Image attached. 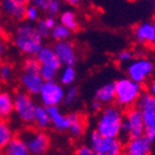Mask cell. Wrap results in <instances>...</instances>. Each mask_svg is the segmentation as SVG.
<instances>
[{
    "label": "cell",
    "mask_w": 155,
    "mask_h": 155,
    "mask_svg": "<svg viewBox=\"0 0 155 155\" xmlns=\"http://www.w3.org/2000/svg\"><path fill=\"white\" fill-rule=\"evenodd\" d=\"M44 38L37 31L36 26L31 23H22L16 27L14 36H13V45L18 51L22 54L29 57H36L38 51L42 48Z\"/></svg>",
    "instance_id": "obj_1"
},
{
    "label": "cell",
    "mask_w": 155,
    "mask_h": 155,
    "mask_svg": "<svg viewBox=\"0 0 155 155\" xmlns=\"http://www.w3.org/2000/svg\"><path fill=\"white\" fill-rule=\"evenodd\" d=\"M124 119V111L115 104L103 106L96 123V131L109 138H119Z\"/></svg>",
    "instance_id": "obj_2"
},
{
    "label": "cell",
    "mask_w": 155,
    "mask_h": 155,
    "mask_svg": "<svg viewBox=\"0 0 155 155\" xmlns=\"http://www.w3.org/2000/svg\"><path fill=\"white\" fill-rule=\"evenodd\" d=\"M115 85V104L120 109H131L137 104L143 91V86L128 77L114 81Z\"/></svg>",
    "instance_id": "obj_3"
},
{
    "label": "cell",
    "mask_w": 155,
    "mask_h": 155,
    "mask_svg": "<svg viewBox=\"0 0 155 155\" xmlns=\"http://www.w3.org/2000/svg\"><path fill=\"white\" fill-rule=\"evenodd\" d=\"M142 136H144V122H143L142 113L136 106L128 109L124 113L122 131H120L122 141L126 142L127 140Z\"/></svg>",
    "instance_id": "obj_4"
},
{
    "label": "cell",
    "mask_w": 155,
    "mask_h": 155,
    "mask_svg": "<svg viewBox=\"0 0 155 155\" xmlns=\"http://www.w3.org/2000/svg\"><path fill=\"white\" fill-rule=\"evenodd\" d=\"M18 136L24 140L31 155H45L50 149V137L45 130L27 127Z\"/></svg>",
    "instance_id": "obj_5"
},
{
    "label": "cell",
    "mask_w": 155,
    "mask_h": 155,
    "mask_svg": "<svg viewBox=\"0 0 155 155\" xmlns=\"http://www.w3.org/2000/svg\"><path fill=\"white\" fill-rule=\"evenodd\" d=\"M89 145L96 155H124V144L119 138H109L101 136L93 130L89 136Z\"/></svg>",
    "instance_id": "obj_6"
},
{
    "label": "cell",
    "mask_w": 155,
    "mask_h": 155,
    "mask_svg": "<svg viewBox=\"0 0 155 155\" xmlns=\"http://www.w3.org/2000/svg\"><path fill=\"white\" fill-rule=\"evenodd\" d=\"M13 99H14V114L18 120L27 126L34 125V117H35L37 104L33 100V97L20 89L14 92Z\"/></svg>",
    "instance_id": "obj_7"
},
{
    "label": "cell",
    "mask_w": 155,
    "mask_h": 155,
    "mask_svg": "<svg viewBox=\"0 0 155 155\" xmlns=\"http://www.w3.org/2000/svg\"><path fill=\"white\" fill-rule=\"evenodd\" d=\"M136 107L142 113L144 122V136L151 141L155 140V98L150 93L143 92Z\"/></svg>",
    "instance_id": "obj_8"
},
{
    "label": "cell",
    "mask_w": 155,
    "mask_h": 155,
    "mask_svg": "<svg viewBox=\"0 0 155 155\" xmlns=\"http://www.w3.org/2000/svg\"><path fill=\"white\" fill-rule=\"evenodd\" d=\"M155 64L152 60L144 57L134 58L126 65V74L129 79L138 84H144L154 74Z\"/></svg>",
    "instance_id": "obj_9"
},
{
    "label": "cell",
    "mask_w": 155,
    "mask_h": 155,
    "mask_svg": "<svg viewBox=\"0 0 155 155\" xmlns=\"http://www.w3.org/2000/svg\"><path fill=\"white\" fill-rule=\"evenodd\" d=\"M65 96V89L62 85L55 80L45 81L41 90L39 92V101L41 105L46 107L50 106H59L63 103Z\"/></svg>",
    "instance_id": "obj_10"
},
{
    "label": "cell",
    "mask_w": 155,
    "mask_h": 155,
    "mask_svg": "<svg viewBox=\"0 0 155 155\" xmlns=\"http://www.w3.org/2000/svg\"><path fill=\"white\" fill-rule=\"evenodd\" d=\"M55 52L58 60L61 65L64 66H74L77 63V51L72 41L70 40H63V41H55L52 46Z\"/></svg>",
    "instance_id": "obj_11"
},
{
    "label": "cell",
    "mask_w": 155,
    "mask_h": 155,
    "mask_svg": "<svg viewBox=\"0 0 155 155\" xmlns=\"http://www.w3.org/2000/svg\"><path fill=\"white\" fill-rule=\"evenodd\" d=\"M152 141L145 136L127 140L124 144V155H151Z\"/></svg>",
    "instance_id": "obj_12"
},
{
    "label": "cell",
    "mask_w": 155,
    "mask_h": 155,
    "mask_svg": "<svg viewBox=\"0 0 155 155\" xmlns=\"http://www.w3.org/2000/svg\"><path fill=\"white\" fill-rule=\"evenodd\" d=\"M134 37L138 44L145 47H155V25L143 22L134 28Z\"/></svg>",
    "instance_id": "obj_13"
},
{
    "label": "cell",
    "mask_w": 155,
    "mask_h": 155,
    "mask_svg": "<svg viewBox=\"0 0 155 155\" xmlns=\"http://www.w3.org/2000/svg\"><path fill=\"white\" fill-rule=\"evenodd\" d=\"M44 79L40 77L39 73H22L20 76V86L23 91L33 96H38L42 86Z\"/></svg>",
    "instance_id": "obj_14"
},
{
    "label": "cell",
    "mask_w": 155,
    "mask_h": 155,
    "mask_svg": "<svg viewBox=\"0 0 155 155\" xmlns=\"http://www.w3.org/2000/svg\"><path fill=\"white\" fill-rule=\"evenodd\" d=\"M26 5L14 0H0V11L3 15L13 21H22L25 18Z\"/></svg>",
    "instance_id": "obj_15"
},
{
    "label": "cell",
    "mask_w": 155,
    "mask_h": 155,
    "mask_svg": "<svg viewBox=\"0 0 155 155\" xmlns=\"http://www.w3.org/2000/svg\"><path fill=\"white\" fill-rule=\"evenodd\" d=\"M50 119H51V127L59 132L68 131L70 129V118L68 115L64 114L59 106H50L48 107Z\"/></svg>",
    "instance_id": "obj_16"
},
{
    "label": "cell",
    "mask_w": 155,
    "mask_h": 155,
    "mask_svg": "<svg viewBox=\"0 0 155 155\" xmlns=\"http://www.w3.org/2000/svg\"><path fill=\"white\" fill-rule=\"evenodd\" d=\"M35 58L38 60L40 65L50 66L57 71H60L61 68V63L58 60L54 50L51 46H42V48L39 50Z\"/></svg>",
    "instance_id": "obj_17"
},
{
    "label": "cell",
    "mask_w": 155,
    "mask_h": 155,
    "mask_svg": "<svg viewBox=\"0 0 155 155\" xmlns=\"http://www.w3.org/2000/svg\"><path fill=\"white\" fill-rule=\"evenodd\" d=\"M70 118V129L68 132L74 138H80L86 131V119L83 114L78 112H72L67 114Z\"/></svg>",
    "instance_id": "obj_18"
},
{
    "label": "cell",
    "mask_w": 155,
    "mask_h": 155,
    "mask_svg": "<svg viewBox=\"0 0 155 155\" xmlns=\"http://www.w3.org/2000/svg\"><path fill=\"white\" fill-rule=\"evenodd\" d=\"M94 100L100 102L103 106L111 105L115 102V85L114 83H106L96 91Z\"/></svg>",
    "instance_id": "obj_19"
},
{
    "label": "cell",
    "mask_w": 155,
    "mask_h": 155,
    "mask_svg": "<svg viewBox=\"0 0 155 155\" xmlns=\"http://www.w3.org/2000/svg\"><path fill=\"white\" fill-rule=\"evenodd\" d=\"M14 113L13 94L7 90H0V118L9 120Z\"/></svg>",
    "instance_id": "obj_20"
},
{
    "label": "cell",
    "mask_w": 155,
    "mask_h": 155,
    "mask_svg": "<svg viewBox=\"0 0 155 155\" xmlns=\"http://www.w3.org/2000/svg\"><path fill=\"white\" fill-rule=\"evenodd\" d=\"M3 155H31L28 147L20 136H15L2 150Z\"/></svg>",
    "instance_id": "obj_21"
},
{
    "label": "cell",
    "mask_w": 155,
    "mask_h": 155,
    "mask_svg": "<svg viewBox=\"0 0 155 155\" xmlns=\"http://www.w3.org/2000/svg\"><path fill=\"white\" fill-rule=\"evenodd\" d=\"M34 126L37 129L45 130V131L51 127V119H50L48 107L41 105V104L36 106L35 117H34Z\"/></svg>",
    "instance_id": "obj_22"
},
{
    "label": "cell",
    "mask_w": 155,
    "mask_h": 155,
    "mask_svg": "<svg viewBox=\"0 0 155 155\" xmlns=\"http://www.w3.org/2000/svg\"><path fill=\"white\" fill-rule=\"evenodd\" d=\"M14 137H15V132L9 120L0 118V150H3L5 145Z\"/></svg>",
    "instance_id": "obj_23"
},
{
    "label": "cell",
    "mask_w": 155,
    "mask_h": 155,
    "mask_svg": "<svg viewBox=\"0 0 155 155\" xmlns=\"http://www.w3.org/2000/svg\"><path fill=\"white\" fill-rule=\"evenodd\" d=\"M60 23L70 29L71 31H75L79 28V23L77 21L76 13L72 10H65L60 15Z\"/></svg>",
    "instance_id": "obj_24"
},
{
    "label": "cell",
    "mask_w": 155,
    "mask_h": 155,
    "mask_svg": "<svg viewBox=\"0 0 155 155\" xmlns=\"http://www.w3.org/2000/svg\"><path fill=\"white\" fill-rule=\"evenodd\" d=\"M76 77H77V72H76L74 66H64L61 73H60L59 80L60 84L64 87V86H73V84L75 83Z\"/></svg>",
    "instance_id": "obj_25"
},
{
    "label": "cell",
    "mask_w": 155,
    "mask_h": 155,
    "mask_svg": "<svg viewBox=\"0 0 155 155\" xmlns=\"http://www.w3.org/2000/svg\"><path fill=\"white\" fill-rule=\"evenodd\" d=\"M72 36V31L65 27L62 24H57V25L51 29L50 31V37H51L54 41H63V40H68Z\"/></svg>",
    "instance_id": "obj_26"
},
{
    "label": "cell",
    "mask_w": 155,
    "mask_h": 155,
    "mask_svg": "<svg viewBox=\"0 0 155 155\" xmlns=\"http://www.w3.org/2000/svg\"><path fill=\"white\" fill-rule=\"evenodd\" d=\"M40 68V63L35 57H29L26 60H24L23 64H22V71L23 73H39Z\"/></svg>",
    "instance_id": "obj_27"
},
{
    "label": "cell",
    "mask_w": 155,
    "mask_h": 155,
    "mask_svg": "<svg viewBox=\"0 0 155 155\" xmlns=\"http://www.w3.org/2000/svg\"><path fill=\"white\" fill-rule=\"evenodd\" d=\"M78 94H79V90L76 86H71L68 87L67 90H65V96L63 103L65 106H72L73 104L75 103V101L77 100Z\"/></svg>",
    "instance_id": "obj_28"
},
{
    "label": "cell",
    "mask_w": 155,
    "mask_h": 155,
    "mask_svg": "<svg viewBox=\"0 0 155 155\" xmlns=\"http://www.w3.org/2000/svg\"><path fill=\"white\" fill-rule=\"evenodd\" d=\"M59 71L54 70L50 66H46V65H40L39 68V75L44 79V81H51V80H55Z\"/></svg>",
    "instance_id": "obj_29"
},
{
    "label": "cell",
    "mask_w": 155,
    "mask_h": 155,
    "mask_svg": "<svg viewBox=\"0 0 155 155\" xmlns=\"http://www.w3.org/2000/svg\"><path fill=\"white\" fill-rule=\"evenodd\" d=\"M13 77V66L8 62L0 64V80L3 83H9Z\"/></svg>",
    "instance_id": "obj_30"
},
{
    "label": "cell",
    "mask_w": 155,
    "mask_h": 155,
    "mask_svg": "<svg viewBox=\"0 0 155 155\" xmlns=\"http://www.w3.org/2000/svg\"><path fill=\"white\" fill-rule=\"evenodd\" d=\"M134 59V52L132 50L125 49L117 53V61L122 64H128Z\"/></svg>",
    "instance_id": "obj_31"
},
{
    "label": "cell",
    "mask_w": 155,
    "mask_h": 155,
    "mask_svg": "<svg viewBox=\"0 0 155 155\" xmlns=\"http://www.w3.org/2000/svg\"><path fill=\"white\" fill-rule=\"evenodd\" d=\"M25 18L29 22V23L39 21V10L37 8H35V7H34V5H26Z\"/></svg>",
    "instance_id": "obj_32"
},
{
    "label": "cell",
    "mask_w": 155,
    "mask_h": 155,
    "mask_svg": "<svg viewBox=\"0 0 155 155\" xmlns=\"http://www.w3.org/2000/svg\"><path fill=\"white\" fill-rule=\"evenodd\" d=\"M60 9H61V3L59 0H49L48 8H47V12L49 16H55L57 14H59Z\"/></svg>",
    "instance_id": "obj_33"
},
{
    "label": "cell",
    "mask_w": 155,
    "mask_h": 155,
    "mask_svg": "<svg viewBox=\"0 0 155 155\" xmlns=\"http://www.w3.org/2000/svg\"><path fill=\"white\" fill-rule=\"evenodd\" d=\"M74 155H96V153L89 144H80L76 147Z\"/></svg>",
    "instance_id": "obj_34"
},
{
    "label": "cell",
    "mask_w": 155,
    "mask_h": 155,
    "mask_svg": "<svg viewBox=\"0 0 155 155\" xmlns=\"http://www.w3.org/2000/svg\"><path fill=\"white\" fill-rule=\"evenodd\" d=\"M29 3L31 5H34L35 8H37L39 11H47L48 8V3H49V0H29Z\"/></svg>",
    "instance_id": "obj_35"
},
{
    "label": "cell",
    "mask_w": 155,
    "mask_h": 155,
    "mask_svg": "<svg viewBox=\"0 0 155 155\" xmlns=\"http://www.w3.org/2000/svg\"><path fill=\"white\" fill-rule=\"evenodd\" d=\"M42 22H44V24L46 25L47 28L50 29V31L58 24L54 16H47V18H42Z\"/></svg>",
    "instance_id": "obj_36"
},
{
    "label": "cell",
    "mask_w": 155,
    "mask_h": 155,
    "mask_svg": "<svg viewBox=\"0 0 155 155\" xmlns=\"http://www.w3.org/2000/svg\"><path fill=\"white\" fill-rule=\"evenodd\" d=\"M147 92L150 93L151 96L154 97L155 98V78L150 80V83L147 84Z\"/></svg>",
    "instance_id": "obj_37"
},
{
    "label": "cell",
    "mask_w": 155,
    "mask_h": 155,
    "mask_svg": "<svg viewBox=\"0 0 155 155\" xmlns=\"http://www.w3.org/2000/svg\"><path fill=\"white\" fill-rule=\"evenodd\" d=\"M5 51H7V45H5V41L3 40L2 37H0V61L5 57Z\"/></svg>",
    "instance_id": "obj_38"
},
{
    "label": "cell",
    "mask_w": 155,
    "mask_h": 155,
    "mask_svg": "<svg viewBox=\"0 0 155 155\" xmlns=\"http://www.w3.org/2000/svg\"><path fill=\"white\" fill-rule=\"evenodd\" d=\"M90 107H91V110H92V112H101V110L103 109V105H102L100 102H98L97 100H93L92 102H91Z\"/></svg>",
    "instance_id": "obj_39"
},
{
    "label": "cell",
    "mask_w": 155,
    "mask_h": 155,
    "mask_svg": "<svg viewBox=\"0 0 155 155\" xmlns=\"http://www.w3.org/2000/svg\"><path fill=\"white\" fill-rule=\"evenodd\" d=\"M64 2H66L67 5H77L78 3L81 1V0H63Z\"/></svg>",
    "instance_id": "obj_40"
},
{
    "label": "cell",
    "mask_w": 155,
    "mask_h": 155,
    "mask_svg": "<svg viewBox=\"0 0 155 155\" xmlns=\"http://www.w3.org/2000/svg\"><path fill=\"white\" fill-rule=\"evenodd\" d=\"M5 35V25L2 23V20L0 18V37H3Z\"/></svg>",
    "instance_id": "obj_41"
},
{
    "label": "cell",
    "mask_w": 155,
    "mask_h": 155,
    "mask_svg": "<svg viewBox=\"0 0 155 155\" xmlns=\"http://www.w3.org/2000/svg\"><path fill=\"white\" fill-rule=\"evenodd\" d=\"M14 1H16L18 3H22L24 5H27V3H29V0H14Z\"/></svg>",
    "instance_id": "obj_42"
},
{
    "label": "cell",
    "mask_w": 155,
    "mask_h": 155,
    "mask_svg": "<svg viewBox=\"0 0 155 155\" xmlns=\"http://www.w3.org/2000/svg\"><path fill=\"white\" fill-rule=\"evenodd\" d=\"M0 155H3V153H2V150H0Z\"/></svg>",
    "instance_id": "obj_43"
},
{
    "label": "cell",
    "mask_w": 155,
    "mask_h": 155,
    "mask_svg": "<svg viewBox=\"0 0 155 155\" xmlns=\"http://www.w3.org/2000/svg\"><path fill=\"white\" fill-rule=\"evenodd\" d=\"M153 24H154V25H155V16H154V22H153Z\"/></svg>",
    "instance_id": "obj_44"
},
{
    "label": "cell",
    "mask_w": 155,
    "mask_h": 155,
    "mask_svg": "<svg viewBox=\"0 0 155 155\" xmlns=\"http://www.w3.org/2000/svg\"><path fill=\"white\" fill-rule=\"evenodd\" d=\"M154 7H155V2H154Z\"/></svg>",
    "instance_id": "obj_45"
}]
</instances>
